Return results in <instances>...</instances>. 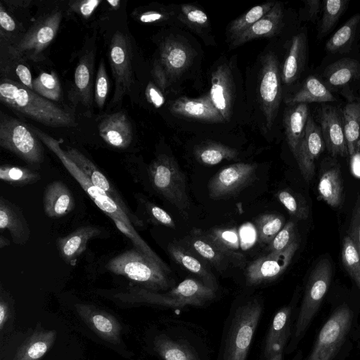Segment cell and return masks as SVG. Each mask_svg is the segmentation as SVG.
<instances>
[{
  "label": "cell",
  "mask_w": 360,
  "mask_h": 360,
  "mask_svg": "<svg viewBox=\"0 0 360 360\" xmlns=\"http://www.w3.org/2000/svg\"><path fill=\"white\" fill-rule=\"evenodd\" d=\"M331 276L332 266L327 259L319 261L311 271L295 325V341L303 335L317 312L328 291Z\"/></svg>",
  "instance_id": "cell-9"
},
{
  "label": "cell",
  "mask_w": 360,
  "mask_h": 360,
  "mask_svg": "<svg viewBox=\"0 0 360 360\" xmlns=\"http://www.w3.org/2000/svg\"><path fill=\"white\" fill-rule=\"evenodd\" d=\"M360 77V62L344 58L329 64L323 72L324 84L330 89L338 88Z\"/></svg>",
  "instance_id": "cell-31"
},
{
  "label": "cell",
  "mask_w": 360,
  "mask_h": 360,
  "mask_svg": "<svg viewBox=\"0 0 360 360\" xmlns=\"http://www.w3.org/2000/svg\"><path fill=\"white\" fill-rule=\"evenodd\" d=\"M320 198L331 207H338L342 202V184L340 170L332 168L321 176L318 184Z\"/></svg>",
  "instance_id": "cell-38"
},
{
  "label": "cell",
  "mask_w": 360,
  "mask_h": 360,
  "mask_svg": "<svg viewBox=\"0 0 360 360\" xmlns=\"http://www.w3.org/2000/svg\"><path fill=\"white\" fill-rule=\"evenodd\" d=\"M349 236L356 245L360 254V205L353 212Z\"/></svg>",
  "instance_id": "cell-55"
},
{
  "label": "cell",
  "mask_w": 360,
  "mask_h": 360,
  "mask_svg": "<svg viewBox=\"0 0 360 360\" xmlns=\"http://www.w3.org/2000/svg\"><path fill=\"white\" fill-rule=\"evenodd\" d=\"M13 301L11 295L2 288L0 291V332L1 339L11 323L13 315Z\"/></svg>",
  "instance_id": "cell-52"
},
{
  "label": "cell",
  "mask_w": 360,
  "mask_h": 360,
  "mask_svg": "<svg viewBox=\"0 0 360 360\" xmlns=\"http://www.w3.org/2000/svg\"><path fill=\"white\" fill-rule=\"evenodd\" d=\"M305 13L308 20L314 21L316 20L323 8L322 2L319 0H306Z\"/></svg>",
  "instance_id": "cell-59"
},
{
  "label": "cell",
  "mask_w": 360,
  "mask_h": 360,
  "mask_svg": "<svg viewBox=\"0 0 360 360\" xmlns=\"http://www.w3.org/2000/svg\"><path fill=\"white\" fill-rule=\"evenodd\" d=\"M101 137L109 146L124 149L131 143V123L124 112H117L104 117L98 125Z\"/></svg>",
  "instance_id": "cell-22"
},
{
  "label": "cell",
  "mask_w": 360,
  "mask_h": 360,
  "mask_svg": "<svg viewBox=\"0 0 360 360\" xmlns=\"http://www.w3.org/2000/svg\"><path fill=\"white\" fill-rule=\"evenodd\" d=\"M111 219L118 230L132 242L135 249L158 264L167 273L171 274L172 271L169 266L144 241V240L137 233L134 226H128L117 218L113 217L111 218Z\"/></svg>",
  "instance_id": "cell-42"
},
{
  "label": "cell",
  "mask_w": 360,
  "mask_h": 360,
  "mask_svg": "<svg viewBox=\"0 0 360 360\" xmlns=\"http://www.w3.org/2000/svg\"><path fill=\"white\" fill-rule=\"evenodd\" d=\"M33 91L49 101H58L62 89L57 74L54 72L39 74L33 79Z\"/></svg>",
  "instance_id": "cell-45"
},
{
  "label": "cell",
  "mask_w": 360,
  "mask_h": 360,
  "mask_svg": "<svg viewBox=\"0 0 360 360\" xmlns=\"http://www.w3.org/2000/svg\"><path fill=\"white\" fill-rule=\"evenodd\" d=\"M101 233L96 226H81L69 235L58 238L57 248L61 259L68 264L73 263L85 250L88 242Z\"/></svg>",
  "instance_id": "cell-27"
},
{
  "label": "cell",
  "mask_w": 360,
  "mask_h": 360,
  "mask_svg": "<svg viewBox=\"0 0 360 360\" xmlns=\"http://www.w3.org/2000/svg\"><path fill=\"white\" fill-rule=\"evenodd\" d=\"M282 354H283V353H278V354H274V355L267 358L266 360H283Z\"/></svg>",
  "instance_id": "cell-63"
},
{
  "label": "cell",
  "mask_w": 360,
  "mask_h": 360,
  "mask_svg": "<svg viewBox=\"0 0 360 360\" xmlns=\"http://www.w3.org/2000/svg\"><path fill=\"white\" fill-rule=\"evenodd\" d=\"M169 109L173 114L188 118L217 123L225 122L209 94L198 98L180 97L172 102Z\"/></svg>",
  "instance_id": "cell-20"
},
{
  "label": "cell",
  "mask_w": 360,
  "mask_h": 360,
  "mask_svg": "<svg viewBox=\"0 0 360 360\" xmlns=\"http://www.w3.org/2000/svg\"><path fill=\"white\" fill-rule=\"evenodd\" d=\"M298 248L296 240L283 251L271 252L253 261L245 270L247 285H257L279 277L290 264Z\"/></svg>",
  "instance_id": "cell-14"
},
{
  "label": "cell",
  "mask_w": 360,
  "mask_h": 360,
  "mask_svg": "<svg viewBox=\"0 0 360 360\" xmlns=\"http://www.w3.org/2000/svg\"><path fill=\"white\" fill-rule=\"evenodd\" d=\"M153 347L162 360H199L197 352L188 343L165 335L155 337Z\"/></svg>",
  "instance_id": "cell-35"
},
{
  "label": "cell",
  "mask_w": 360,
  "mask_h": 360,
  "mask_svg": "<svg viewBox=\"0 0 360 360\" xmlns=\"http://www.w3.org/2000/svg\"><path fill=\"white\" fill-rule=\"evenodd\" d=\"M34 134L45 146L52 151L63 163L68 172L78 182L94 202L110 219L117 218L128 226H133L128 215L108 195L94 186L79 167L67 156L60 143L48 134L31 126Z\"/></svg>",
  "instance_id": "cell-5"
},
{
  "label": "cell",
  "mask_w": 360,
  "mask_h": 360,
  "mask_svg": "<svg viewBox=\"0 0 360 360\" xmlns=\"http://www.w3.org/2000/svg\"><path fill=\"white\" fill-rule=\"evenodd\" d=\"M359 22L360 13L352 15L328 40L326 51L332 53L347 51L354 41Z\"/></svg>",
  "instance_id": "cell-39"
},
{
  "label": "cell",
  "mask_w": 360,
  "mask_h": 360,
  "mask_svg": "<svg viewBox=\"0 0 360 360\" xmlns=\"http://www.w3.org/2000/svg\"><path fill=\"white\" fill-rule=\"evenodd\" d=\"M348 0H328L323 2V14L318 29V38L327 34L345 11Z\"/></svg>",
  "instance_id": "cell-43"
},
{
  "label": "cell",
  "mask_w": 360,
  "mask_h": 360,
  "mask_svg": "<svg viewBox=\"0 0 360 360\" xmlns=\"http://www.w3.org/2000/svg\"><path fill=\"white\" fill-rule=\"evenodd\" d=\"M296 240L295 224L288 221L269 244V253L283 251Z\"/></svg>",
  "instance_id": "cell-50"
},
{
  "label": "cell",
  "mask_w": 360,
  "mask_h": 360,
  "mask_svg": "<svg viewBox=\"0 0 360 360\" xmlns=\"http://www.w3.org/2000/svg\"><path fill=\"white\" fill-rule=\"evenodd\" d=\"M75 206V198L63 182L54 181L47 185L43 195V207L48 217H62L72 212Z\"/></svg>",
  "instance_id": "cell-25"
},
{
  "label": "cell",
  "mask_w": 360,
  "mask_h": 360,
  "mask_svg": "<svg viewBox=\"0 0 360 360\" xmlns=\"http://www.w3.org/2000/svg\"><path fill=\"white\" fill-rule=\"evenodd\" d=\"M276 2L269 1L252 7L233 21L227 27L226 34L231 42L263 18L274 7Z\"/></svg>",
  "instance_id": "cell-40"
},
{
  "label": "cell",
  "mask_w": 360,
  "mask_h": 360,
  "mask_svg": "<svg viewBox=\"0 0 360 360\" xmlns=\"http://www.w3.org/2000/svg\"><path fill=\"white\" fill-rule=\"evenodd\" d=\"M262 311V304L256 298L236 309L224 340L221 360H246Z\"/></svg>",
  "instance_id": "cell-3"
},
{
  "label": "cell",
  "mask_w": 360,
  "mask_h": 360,
  "mask_svg": "<svg viewBox=\"0 0 360 360\" xmlns=\"http://www.w3.org/2000/svg\"><path fill=\"white\" fill-rule=\"evenodd\" d=\"M210 97L225 122L230 120L234 101L235 87L231 69L226 63L212 72Z\"/></svg>",
  "instance_id": "cell-19"
},
{
  "label": "cell",
  "mask_w": 360,
  "mask_h": 360,
  "mask_svg": "<svg viewBox=\"0 0 360 360\" xmlns=\"http://www.w3.org/2000/svg\"><path fill=\"white\" fill-rule=\"evenodd\" d=\"M205 235L210 239L226 257L229 262L236 265L243 263L244 257L239 251L238 234L233 229H213Z\"/></svg>",
  "instance_id": "cell-34"
},
{
  "label": "cell",
  "mask_w": 360,
  "mask_h": 360,
  "mask_svg": "<svg viewBox=\"0 0 360 360\" xmlns=\"http://www.w3.org/2000/svg\"><path fill=\"white\" fill-rule=\"evenodd\" d=\"M257 167L255 163L238 162L223 168L208 183L210 197L220 200L237 194L255 180Z\"/></svg>",
  "instance_id": "cell-12"
},
{
  "label": "cell",
  "mask_w": 360,
  "mask_h": 360,
  "mask_svg": "<svg viewBox=\"0 0 360 360\" xmlns=\"http://www.w3.org/2000/svg\"><path fill=\"white\" fill-rule=\"evenodd\" d=\"M342 261L347 273L360 288V254L349 236L343 240Z\"/></svg>",
  "instance_id": "cell-47"
},
{
  "label": "cell",
  "mask_w": 360,
  "mask_h": 360,
  "mask_svg": "<svg viewBox=\"0 0 360 360\" xmlns=\"http://www.w3.org/2000/svg\"><path fill=\"white\" fill-rule=\"evenodd\" d=\"M108 77L104 61L102 59L97 70L94 93L96 103L100 109H102L104 106L108 94Z\"/></svg>",
  "instance_id": "cell-51"
},
{
  "label": "cell",
  "mask_w": 360,
  "mask_h": 360,
  "mask_svg": "<svg viewBox=\"0 0 360 360\" xmlns=\"http://www.w3.org/2000/svg\"><path fill=\"white\" fill-rule=\"evenodd\" d=\"M307 56V37L304 33H299L292 39L288 54L284 61L281 74V80L285 84L294 82L300 77Z\"/></svg>",
  "instance_id": "cell-32"
},
{
  "label": "cell",
  "mask_w": 360,
  "mask_h": 360,
  "mask_svg": "<svg viewBox=\"0 0 360 360\" xmlns=\"http://www.w3.org/2000/svg\"><path fill=\"white\" fill-rule=\"evenodd\" d=\"M146 97L155 108H160L165 101L162 91L153 83L149 82L146 89Z\"/></svg>",
  "instance_id": "cell-56"
},
{
  "label": "cell",
  "mask_w": 360,
  "mask_h": 360,
  "mask_svg": "<svg viewBox=\"0 0 360 360\" xmlns=\"http://www.w3.org/2000/svg\"><path fill=\"white\" fill-rule=\"evenodd\" d=\"M108 3L112 9L117 10L120 7L121 1L120 0H108Z\"/></svg>",
  "instance_id": "cell-61"
},
{
  "label": "cell",
  "mask_w": 360,
  "mask_h": 360,
  "mask_svg": "<svg viewBox=\"0 0 360 360\" xmlns=\"http://www.w3.org/2000/svg\"><path fill=\"white\" fill-rule=\"evenodd\" d=\"M284 221L283 217L280 214H264L259 216L255 224L259 240L269 244L284 226Z\"/></svg>",
  "instance_id": "cell-46"
},
{
  "label": "cell",
  "mask_w": 360,
  "mask_h": 360,
  "mask_svg": "<svg viewBox=\"0 0 360 360\" xmlns=\"http://www.w3.org/2000/svg\"><path fill=\"white\" fill-rule=\"evenodd\" d=\"M145 206L150 219L154 223L175 229L174 221L165 210L150 202H147Z\"/></svg>",
  "instance_id": "cell-53"
},
{
  "label": "cell",
  "mask_w": 360,
  "mask_h": 360,
  "mask_svg": "<svg viewBox=\"0 0 360 360\" xmlns=\"http://www.w3.org/2000/svg\"><path fill=\"white\" fill-rule=\"evenodd\" d=\"M178 18L183 23L197 30L205 29L209 25L207 15L193 4L181 5Z\"/></svg>",
  "instance_id": "cell-49"
},
{
  "label": "cell",
  "mask_w": 360,
  "mask_h": 360,
  "mask_svg": "<svg viewBox=\"0 0 360 360\" xmlns=\"http://www.w3.org/2000/svg\"><path fill=\"white\" fill-rule=\"evenodd\" d=\"M184 242L192 252L219 271L221 272L228 267L229 260L201 230L194 229Z\"/></svg>",
  "instance_id": "cell-30"
},
{
  "label": "cell",
  "mask_w": 360,
  "mask_h": 360,
  "mask_svg": "<svg viewBox=\"0 0 360 360\" xmlns=\"http://www.w3.org/2000/svg\"><path fill=\"white\" fill-rule=\"evenodd\" d=\"M105 268L153 291H165L174 285L170 274L136 249L128 250L112 257Z\"/></svg>",
  "instance_id": "cell-2"
},
{
  "label": "cell",
  "mask_w": 360,
  "mask_h": 360,
  "mask_svg": "<svg viewBox=\"0 0 360 360\" xmlns=\"http://www.w3.org/2000/svg\"><path fill=\"white\" fill-rule=\"evenodd\" d=\"M335 101L330 90L324 83L314 76H309L302 86L290 97L286 103L294 105L300 103H326Z\"/></svg>",
  "instance_id": "cell-33"
},
{
  "label": "cell",
  "mask_w": 360,
  "mask_h": 360,
  "mask_svg": "<svg viewBox=\"0 0 360 360\" xmlns=\"http://www.w3.org/2000/svg\"><path fill=\"white\" fill-rule=\"evenodd\" d=\"M309 116V108L305 103L290 105L285 113L283 124L286 141L295 158L304 137Z\"/></svg>",
  "instance_id": "cell-29"
},
{
  "label": "cell",
  "mask_w": 360,
  "mask_h": 360,
  "mask_svg": "<svg viewBox=\"0 0 360 360\" xmlns=\"http://www.w3.org/2000/svg\"><path fill=\"white\" fill-rule=\"evenodd\" d=\"M131 59V46L128 36L116 31L109 48V60L115 84L114 103L119 102L131 89L133 82Z\"/></svg>",
  "instance_id": "cell-11"
},
{
  "label": "cell",
  "mask_w": 360,
  "mask_h": 360,
  "mask_svg": "<svg viewBox=\"0 0 360 360\" xmlns=\"http://www.w3.org/2000/svg\"><path fill=\"white\" fill-rule=\"evenodd\" d=\"M167 252L176 263L195 275L205 285L217 292L218 283L216 277L202 260L193 255L190 249H186L178 243H170L167 246Z\"/></svg>",
  "instance_id": "cell-24"
},
{
  "label": "cell",
  "mask_w": 360,
  "mask_h": 360,
  "mask_svg": "<svg viewBox=\"0 0 360 360\" xmlns=\"http://www.w3.org/2000/svg\"><path fill=\"white\" fill-rule=\"evenodd\" d=\"M291 312V307L286 306L275 314L264 344V356L266 359L274 354L283 353L290 335Z\"/></svg>",
  "instance_id": "cell-28"
},
{
  "label": "cell",
  "mask_w": 360,
  "mask_h": 360,
  "mask_svg": "<svg viewBox=\"0 0 360 360\" xmlns=\"http://www.w3.org/2000/svg\"><path fill=\"white\" fill-rule=\"evenodd\" d=\"M15 72L21 84L26 88L33 91V79L29 68L23 64H19L16 66Z\"/></svg>",
  "instance_id": "cell-58"
},
{
  "label": "cell",
  "mask_w": 360,
  "mask_h": 360,
  "mask_svg": "<svg viewBox=\"0 0 360 360\" xmlns=\"http://www.w3.org/2000/svg\"><path fill=\"white\" fill-rule=\"evenodd\" d=\"M8 230L13 242L26 244L31 235L29 224L20 207L8 199L0 197V230Z\"/></svg>",
  "instance_id": "cell-21"
},
{
  "label": "cell",
  "mask_w": 360,
  "mask_h": 360,
  "mask_svg": "<svg viewBox=\"0 0 360 360\" xmlns=\"http://www.w3.org/2000/svg\"><path fill=\"white\" fill-rule=\"evenodd\" d=\"M10 244L9 240L4 237L2 234H1L0 236V248L2 249L3 248L8 246Z\"/></svg>",
  "instance_id": "cell-62"
},
{
  "label": "cell",
  "mask_w": 360,
  "mask_h": 360,
  "mask_svg": "<svg viewBox=\"0 0 360 360\" xmlns=\"http://www.w3.org/2000/svg\"><path fill=\"white\" fill-rule=\"evenodd\" d=\"M148 174L154 189L181 212L190 202L185 176L176 160L167 155H158L149 165Z\"/></svg>",
  "instance_id": "cell-4"
},
{
  "label": "cell",
  "mask_w": 360,
  "mask_h": 360,
  "mask_svg": "<svg viewBox=\"0 0 360 360\" xmlns=\"http://www.w3.org/2000/svg\"><path fill=\"white\" fill-rule=\"evenodd\" d=\"M193 51L187 44L173 37L165 39L160 46L159 57L153 65L152 75L164 91L190 66Z\"/></svg>",
  "instance_id": "cell-8"
},
{
  "label": "cell",
  "mask_w": 360,
  "mask_h": 360,
  "mask_svg": "<svg viewBox=\"0 0 360 360\" xmlns=\"http://www.w3.org/2000/svg\"><path fill=\"white\" fill-rule=\"evenodd\" d=\"M196 160L205 165H214L221 161L236 159L238 151L233 148L216 142H205L195 147Z\"/></svg>",
  "instance_id": "cell-37"
},
{
  "label": "cell",
  "mask_w": 360,
  "mask_h": 360,
  "mask_svg": "<svg viewBox=\"0 0 360 360\" xmlns=\"http://www.w3.org/2000/svg\"><path fill=\"white\" fill-rule=\"evenodd\" d=\"M57 332L37 323L35 328L18 347L12 360H40L56 341Z\"/></svg>",
  "instance_id": "cell-23"
},
{
  "label": "cell",
  "mask_w": 360,
  "mask_h": 360,
  "mask_svg": "<svg viewBox=\"0 0 360 360\" xmlns=\"http://www.w3.org/2000/svg\"><path fill=\"white\" fill-rule=\"evenodd\" d=\"M0 179L13 186H25L39 181L41 175L27 167L3 165L0 167Z\"/></svg>",
  "instance_id": "cell-44"
},
{
  "label": "cell",
  "mask_w": 360,
  "mask_h": 360,
  "mask_svg": "<svg viewBox=\"0 0 360 360\" xmlns=\"http://www.w3.org/2000/svg\"><path fill=\"white\" fill-rule=\"evenodd\" d=\"M281 79L278 60L273 53H269L263 60L259 87L261 108L269 129L274 124L280 106Z\"/></svg>",
  "instance_id": "cell-13"
},
{
  "label": "cell",
  "mask_w": 360,
  "mask_h": 360,
  "mask_svg": "<svg viewBox=\"0 0 360 360\" xmlns=\"http://www.w3.org/2000/svg\"><path fill=\"white\" fill-rule=\"evenodd\" d=\"M61 20L62 13L58 10L41 18L18 42L9 46L11 57L15 60H40L56 37Z\"/></svg>",
  "instance_id": "cell-7"
},
{
  "label": "cell",
  "mask_w": 360,
  "mask_h": 360,
  "mask_svg": "<svg viewBox=\"0 0 360 360\" xmlns=\"http://www.w3.org/2000/svg\"><path fill=\"white\" fill-rule=\"evenodd\" d=\"M320 127L311 116H309L304 137L295 158L301 174L307 183H309L315 171V160L325 148Z\"/></svg>",
  "instance_id": "cell-18"
},
{
  "label": "cell",
  "mask_w": 360,
  "mask_h": 360,
  "mask_svg": "<svg viewBox=\"0 0 360 360\" xmlns=\"http://www.w3.org/2000/svg\"><path fill=\"white\" fill-rule=\"evenodd\" d=\"M170 15L165 11H147L137 16L139 21L142 23H155L167 20Z\"/></svg>",
  "instance_id": "cell-57"
},
{
  "label": "cell",
  "mask_w": 360,
  "mask_h": 360,
  "mask_svg": "<svg viewBox=\"0 0 360 360\" xmlns=\"http://www.w3.org/2000/svg\"><path fill=\"white\" fill-rule=\"evenodd\" d=\"M102 2L101 0H83L72 1L70 8L84 18H89Z\"/></svg>",
  "instance_id": "cell-54"
},
{
  "label": "cell",
  "mask_w": 360,
  "mask_h": 360,
  "mask_svg": "<svg viewBox=\"0 0 360 360\" xmlns=\"http://www.w3.org/2000/svg\"><path fill=\"white\" fill-rule=\"evenodd\" d=\"M67 156L89 177L91 183L105 191L108 195L128 215L134 227L143 226V221L128 207L117 188L98 167L83 153L76 148L65 150Z\"/></svg>",
  "instance_id": "cell-15"
},
{
  "label": "cell",
  "mask_w": 360,
  "mask_h": 360,
  "mask_svg": "<svg viewBox=\"0 0 360 360\" xmlns=\"http://www.w3.org/2000/svg\"><path fill=\"white\" fill-rule=\"evenodd\" d=\"M342 117L349 155H354L360 149V101L347 103Z\"/></svg>",
  "instance_id": "cell-36"
},
{
  "label": "cell",
  "mask_w": 360,
  "mask_h": 360,
  "mask_svg": "<svg viewBox=\"0 0 360 360\" xmlns=\"http://www.w3.org/2000/svg\"><path fill=\"white\" fill-rule=\"evenodd\" d=\"M93 57L91 53L84 56L78 63L75 71V85L84 104H91Z\"/></svg>",
  "instance_id": "cell-41"
},
{
  "label": "cell",
  "mask_w": 360,
  "mask_h": 360,
  "mask_svg": "<svg viewBox=\"0 0 360 360\" xmlns=\"http://www.w3.org/2000/svg\"><path fill=\"white\" fill-rule=\"evenodd\" d=\"M41 141L25 123L6 115L0 119V146L30 165L44 161Z\"/></svg>",
  "instance_id": "cell-6"
},
{
  "label": "cell",
  "mask_w": 360,
  "mask_h": 360,
  "mask_svg": "<svg viewBox=\"0 0 360 360\" xmlns=\"http://www.w3.org/2000/svg\"><path fill=\"white\" fill-rule=\"evenodd\" d=\"M320 129L328 151L334 157L349 155L342 112L338 108L323 104L319 112Z\"/></svg>",
  "instance_id": "cell-17"
},
{
  "label": "cell",
  "mask_w": 360,
  "mask_h": 360,
  "mask_svg": "<svg viewBox=\"0 0 360 360\" xmlns=\"http://www.w3.org/2000/svg\"><path fill=\"white\" fill-rule=\"evenodd\" d=\"M276 197L292 216L297 219H305L308 217V207L297 194L283 189L277 192Z\"/></svg>",
  "instance_id": "cell-48"
},
{
  "label": "cell",
  "mask_w": 360,
  "mask_h": 360,
  "mask_svg": "<svg viewBox=\"0 0 360 360\" xmlns=\"http://www.w3.org/2000/svg\"><path fill=\"white\" fill-rule=\"evenodd\" d=\"M352 312L341 305L322 327L308 360H332L343 343L352 323Z\"/></svg>",
  "instance_id": "cell-10"
},
{
  "label": "cell",
  "mask_w": 360,
  "mask_h": 360,
  "mask_svg": "<svg viewBox=\"0 0 360 360\" xmlns=\"http://www.w3.org/2000/svg\"><path fill=\"white\" fill-rule=\"evenodd\" d=\"M75 311L84 323L101 339L110 344H122V326L112 314L93 304L77 303Z\"/></svg>",
  "instance_id": "cell-16"
},
{
  "label": "cell",
  "mask_w": 360,
  "mask_h": 360,
  "mask_svg": "<svg viewBox=\"0 0 360 360\" xmlns=\"http://www.w3.org/2000/svg\"><path fill=\"white\" fill-rule=\"evenodd\" d=\"M0 100L12 110L44 125L63 127L76 124L71 113L13 80L1 81Z\"/></svg>",
  "instance_id": "cell-1"
},
{
  "label": "cell",
  "mask_w": 360,
  "mask_h": 360,
  "mask_svg": "<svg viewBox=\"0 0 360 360\" xmlns=\"http://www.w3.org/2000/svg\"><path fill=\"white\" fill-rule=\"evenodd\" d=\"M0 25L1 27L6 32H13L16 27L15 20L4 9L2 4L0 8Z\"/></svg>",
  "instance_id": "cell-60"
},
{
  "label": "cell",
  "mask_w": 360,
  "mask_h": 360,
  "mask_svg": "<svg viewBox=\"0 0 360 360\" xmlns=\"http://www.w3.org/2000/svg\"><path fill=\"white\" fill-rule=\"evenodd\" d=\"M283 18L282 6L276 2L268 13L231 42V48L234 49L253 39L275 35L282 27Z\"/></svg>",
  "instance_id": "cell-26"
}]
</instances>
